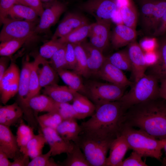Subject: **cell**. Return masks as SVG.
Listing matches in <instances>:
<instances>
[{
    "mask_svg": "<svg viewBox=\"0 0 166 166\" xmlns=\"http://www.w3.org/2000/svg\"><path fill=\"white\" fill-rule=\"evenodd\" d=\"M123 124L136 127L159 140L166 138V101L159 97L134 105L124 116Z\"/></svg>",
    "mask_w": 166,
    "mask_h": 166,
    "instance_id": "cell-1",
    "label": "cell"
},
{
    "mask_svg": "<svg viewBox=\"0 0 166 166\" xmlns=\"http://www.w3.org/2000/svg\"><path fill=\"white\" fill-rule=\"evenodd\" d=\"M96 107L90 118L80 125V134L113 140L121 135L125 110L119 101L105 102Z\"/></svg>",
    "mask_w": 166,
    "mask_h": 166,
    "instance_id": "cell-2",
    "label": "cell"
},
{
    "mask_svg": "<svg viewBox=\"0 0 166 166\" xmlns=\"http://www.w3.org/2000/svg\"><path fill=\"white\" fill-rule=\"evenodd\" d=\"M121 135L124 136L130 149L143 157L154 158L161 161L164 141L139 129L123 124Z\"/></svg>",
    "mask_w": 166,
    "mask_h": 166,
    "instance_id": "cell-3",
    "label": "cell"
},
{
    "mask_svg": "<svg viewBox=\"0 0 166 166\" xmlns=\"http://www.w3.org/2000/svg\"><path fill=\"white\" fill-rule=\"evenodd\" d=\"M160 81L155 75L149 73L133 82L130 90L119 100L126 111L134 105L160 97Z\"/></svg>",
    "mask_w": 166,
    "mask_h": 166,
    "instance_id": "cell-4",
    "label": "cell"
},
{
    "mask_svg": "<svg viewBox=\"0 0 166 166\" xmlns=\"http://www.w3.org/2000/svg\"><path fill=\"white\" fill-rule=\"evenodd\" d=\"M113 140L80 134L74 143L82 150L91 166H105L107 152Z\"/></svg>",
    "mask_w": 166,
    "mask_h": 166,
    "instance_id": "cell-5",
    "label": "cell"
},
{
    "mask_svg": "<svg viewBox=\"0 0 166 166\" xmlns=\"http://www.w3.org/2000/svg\"><path fill=\"white\" fill-rule=\"evenodd\" d=\"M87 95L97 105L119 100L124 94L125 87L112 83L92 81L85 86Z\"/></svg>",
    "mask_w": 166,
    "mask_h": 166,
    "instance_id": "cell-6",
    "label": "cell"
},
{
    "mask_svg": "<svg viewBox=\"0 0 166 166\" xmlns=\"http://www.w3.org/2000/svg\"><path fill=\"white\" fill-rule=\"evenodd\" d=\"M3 23L0 33L1 42L14 39L28 40L35 33L36 26L34 22L7 18Z\"/></svg>",
    "mask_w": 166,
    "mask_h": 166,
    "instance_id": "cell-7",
    "label": "cell"
},
{
    "mask_svg": "<svg viewBox=\"0 0 166 166\" xmlns=\"http://www.w3.org/2000/svg\"><path fill=\"white\" fill-rule=\"evenodd\" d=\"M79 7L93 17L97 22L111 23L118 6L117 0H88Z\"/></svg>",
    "mask_w": 166,
    "mask_h": 166,
    "instance_id": "cell-8",
    "label": "cell"
},
{
    "mask_svg": "<svg viewBox=\"0 0 166 166\" xmlns=\"http://www.w3.org/2000/svg\"><path fill=\"white\" fill-rule=\"evenodd\" d=\"M32 62L26 61L23 64L18 82V103L23 113V118L26 120L34 117L32 109L27 105L26 101L29 90V79Z\"/></svg>",
    "mask_w": 166,
    "mask_h": 166,
    "instance_id": "cell-9",
    "label": "cell"
},
{
    "mask_svg": "<svg viewBox=\"0 0 166 166\" xmlns=\"http://www.w3.org/2000/svg\"><path fill=\"white\" fill-rule=\"evenodd\" d=\"M127 49L131 65V71L134 81H137L145 74L148 67L145 59L144 50L135 41L128 45Z\"/></svg>",
    "mask_w": 166,
    "mask_h": 166,
    "instance_id": "cell-10",
    "label": "cell"
},
{
    "mask_svg": "<svg viewBox=\"0 0 166 166\" xmlns=\"http://www.w3.org/2000/svg\"><path fill=\"white\" fill-rule=\"evenodd\" d=\"M40 126L41 131L52 151V156L63 153L66 154L72 151L74 144L73 142L64 140L54 129L42 126Z\"/></svg>",
    "mask_w": 166,
    "mask_h": 166,
    "instance_id": "cell-11",
    "label": "cell"
},
{
    "mask_svg": "<svg viewBox=\"0 0 166 166\" xmlns=\"http://www.w3.org/2000/svg\"><path fill=\"white\" fill-rule=\"evenodd\" d=\"M111 23L95 22L91 24L88 37L90 43L102 53L109 45Z\"/></svg>",
    "mask_w": 166,
    "mask_h": 166,
    "instance_id": "cell-12",
    "label": "cell"
},
{
    "mask_svg": "<svg viewBox=\"0 0 166 166\" xmlns=\"http://www.w3.org/2000/svg\"><path fill=\"white\" fill-rule=\"evenodd\" d=\"M96 76L110 83L123 87L131 86L133 83L128 79L122 70L111 63L107 57Z\"/></svg>",
    "mask_w": 166,
    "mask_h": 166,
    "instance_id": "cell-13",
    "label": "cell"
},
{
    "mask_svg": "<svg viewBox=\"0 0 166 166\" xmlns=\"http://www.w3.org/2000/svg\"><path fill=\"white\" fill-rule=\"evenodd\" d=\"M65 9V4L56 2L44 10L40 16L39 22L36 27L35 33H43L48 30L56 23Z\"/></svg>",
    "mask_w": 166,
    "mask_h": 166,
    "instance_id": "cell-14",
    "label": "cell"
},
{
    "mask_svg": "<svg viewBox=\"0 0 166 166\" xmlns=\"http://www.w3.org/2000/svg\"><path fill=\"white\" fill-rule=\"evenodd\" d=\"M88 23L87 18L83 15L76 13H68L57 27L52 39H57L63 37Z\"/></svg>",
    "mask_w": 166,
    "mask_h": 166,
    "instance_id": "cell-15",
    "label": "cell"
},
{
    "mask_svg": "<svg viewBox=\"0 0 166 166\" xmlns=\"http://www.w3.org/2000/svg\"><path fill=\"white\" fill-rule=\"evenodd\" d=\"M0 150L10 159L14 160L22 153L19 147L16 136L9 127L0 124Z\"/></svg>",
    "mask_w": 166,
    "mask_h": 166,
    "instance_id": "cell-16",
    "label": "cell"
},
{
    "mask_svg": "<svg viewBox=\"0 0 166 166\" xmlns=\"http://www.w3.org/2000/svg\"><path fill=\"white\" fill-rule=\"evenodd\" d=\"M129 149V147L124 136L121 135L118 136L111 143L105 166H119Z\"/></svg>",
    "mask_w": 166,
    "mask_h": 166,
    "instance_id": "cell-17",
    "label": "cell"
},
{
    "mask_svg": "<svg viewBox=\"0 0 166 166\" xmlns=\"http://www.w3.org/2000/svg\"><path fill=\"white\" fill-rule=\"evenodd\" d=\"M136 37V29L124 24H118L114 28L110 38L113 46L117 49L135 41Z\"/></svg>",
    "mask_w": 166,
    "mask_h": 166,
    "instance_id": "cell-18",
    "label": "cell"
},
{
    "mask_svg": "<svg viewBox=\"0 0 166 166\" xmlns=\"http://www.w3.org/2000/svg\"><path fill=\"white\" fill-rule=\"evenodd\" d=\"M85 52L87 63L90 74L97 75L104 62L106 57L102 52L85 41L81 44Z\"/></svg>",
    "mask_w": 166,
    "mask_h": 166,
    "instance_id": "cell-19",
    "label": "cell"
},
{
    "mask_svg": "<svg viewBox=\"0 0 166 166\" xmlns=\"http://www.w3.org/2000/svg\"><path fill=\"white\" fill-rule=\"evenodd\" d=\"M76 92L68 86L59 85L57 84L44 87L43 91V94L58 103L72 102Z\"/></svg>",
    "mask_w": 166,
    "mask_h": 166,
    "instance_id": "cell-20",
    "label": "cell"
},
{
    "mask_svg": "<svg viewBox=\"0 0 166 166\" xmlns=\"http://www.w3.org/2000/svg\"><path fill=\"white\" fill-rule=\"evenodd\" d=\"M23 115V111L17 102L0 106V124L10 127L19 123Z\"/></svg>",
    "mask_w": 166,
    "mask_h": 166,
    "instance_id": "cell-21",
    "label": "cell"
},
{
    "mask_svg": "<svg viewBox=\"0 0 166 166\" xmlns=\"http://www.w3.org/2000/svg\"><path fill=\"white\" fill-rule=\"evenodd\" d=\"M76 120H64L56 128L57 133L65 140L75 143L78 138L81 129Z\"/></svg>",
    "mask_w": 166,
    "mask_h": 166,
    "instance_id": "cell-22",
    "label": "cell"
},
{
    "mask_svg": "<svg viewBox=\"0 0 166 166\" xmlns=\"http://www.w3.org/2000/svg\"><path fill=\"white\" fill-rule=\"evenodd\" d=\"M40 65L38 66V73L40 86L44 88L49 85L57 84L58 74L51 65L49 62L40 56Z\"/></svg>",
    "mask_w": 166,
    "mask_h": 166,
    "instance_id": "cell-23",
    "label": "cell"
},
{
    "mask_svg": "<svg viewBox=\"0 0 166 166\" xmlns=\"http://www.w3.org/2000/svg\"><path fill=\"white\" fill-rule=\"evenodd\" d=\"M162 36L157 50L158 59L156 63L152 66L150 73L155 75L160 81L166 78V35Z\"/></svg>",
    "mask_w": 166,
    "mask_h": 166,
    "instance_id": "cell-24",
    "label": "cell"
},
{
    "mask_svg": "<svg viewBox=\"0 0 166 166\" xmlns=\"http://www.w3.org/2000/svg\"><path fill=\"white\" fill-rule=\"evenodd\" d=\"M72 104L76 112L84 119L94 113L96 107L85 96L76 92Z\"/></svg>",
    "mask_w": 166,
    "mask_h": 166,
    "instance_id": "cell-25",
    "label": "cell"
},
{
    "mask_svg": "<svg viewBox=\"0 0 166 166\" xmlns=\"http://www.w3.org/2000/svg\"><path fill=\"white\" fill-rule=\"evenodd\" d=\"M63 81L71 89L87 95L86 87L82 82L80 75L74 71L62 69L57 72Z\"/></svg>",
    "mask_w": 166,
    "mask_h": 166,
    "instance_id": "cell-26",
    "label": "cell"
},
{
    "mask_svg": "<svg viewBox=\"0 0 166 166\" xmlns=\"http://www.w3.org/2000/svg\"><path fill=\"white\" fill-rule=\"evenodd\" d=\"M29 107L37 112L57 111V102L48 96L39 94L31 98L29 101Z\"/></svg>",
    "mask_w": 166,
    "mask_h": 166,
    "instance_id": "cell-27",
    "label": "cell"
},
{
    "mask_svg": "<svg viewBox=\"0 0 166 166\" xmlns=\"http://www.w3.org/2000/svg\"><path fill=\"white\" fill-rule=\"evenodd\" d=\"M40 56H37L34 61L31 63L29 79V93L26 103L27 106L29 107L28 102L29 100L32 97L38 94L42 88L40 86L39 79L38 68L40 63Z\"/></svg>",
    "mask_w": 166,
    "mask_h": 166,
    "instance_id": "cell-28",
    "label": "cell"
},
{
    "mask_svg": "<svg viewBox=\"0 0 166 166\" xmlns=\"http://www.w3.org/2000/svg\"><path fill=\"white\" fill-rule=\"evenodd\" d=\"M91 24L89 23L77 28L67 35L57 40L63 43H69L73 44H81L88 37Z\"/></svg>",
    "mask_w": 166,
    "mask_h": 166,
    "instance_id": "cell-29",
    "label": "cell"
},
{
    "mask_svg": "<svg viewBox=\"0 0 166 166\" xmlns=\"http://www.w3.org/2000/svg\"><path fill=\"white\" fill-rule=\"evenodd\" d=\"M47 143L45 138L41 132L35 135L27 144L22 152L33 159L42 154L45 144Z\"/></svg>",
    "mask_w": 166,
    "mask_h": 166,
    "instance_id": "cell-30",
    "label": "cell"
},
{
    "mask_svg": "<svg viewBox=\"0 0 166 166\" xmlns=\"http://www.w3.org/2000/svg\"><path fill=\"white\" fill-rule=\"evenodd\" d=\"M81 150L79 146L74 143L72 151L66 153V158L60 164L63 166H91Z\"/></svg>",
    "mask_w": 166,
    "mask_h": 166,
    "instance_id": "cell-31",
    "label": "cell"
},
{
    "mask_svg": "<svg viewBox=\"0 0 166 166\" xmlns=\"http://www.w3.org/2000/svg\"><path fill=\"white\" fill-rule=\"evenodd\" d=\"M120 13L124 24L136 29L138 15L136 10L131 0H128L126 4L121 7Z\"/></svg>",
    "mask_w": 166,
    "mask_h": 166,
    "instance_id": "cell-32",
    "label": "cell"
},
{
    "mask_svg": "<svg viewBox=\"0 0 166 166\" xmlns=\"http://www.w3.org/2000/svg\"><path fill=\"white\" fill-rule=\"evenodd\" d=\"M12 19H22L34 22L38 16L37 12L31 8L20 4L14 5L8 13Z\"/></svg>",
    "mask_w": 166,
    "mask_h": 166,
    "instance_id": "cell-33",
    "label": "cell"
},
{
    "mask_svg": "<svg viewBox=\"0 0 166 166\" xmlns=\"http://www.w3.org/2000/svg\"><path fill=\"white\" fill-rule=\"evenodd\" d=\"M73 45L77 65L73 71L80 76L88 77L90 74L88 67L87 57L85 50L81 44Z\"/></svg>",
    "mask_w": 166,
    "mask_h": 166,
    "instance_id": "cell-34",
    "label": "cell"
},
{
    "mask_svg": "<svg viewBox=\"0 0 166 166\" xmlns=\"http://www.w3.org/2000/svg\"><path fill=\"white\" fill-rule=\"evenodd\" d=\"M19 123L16 136L18 145L22 152L35 134L33 128L26 124L22 120Z\"/></svg>",
    "mask_w": 166,
    "mask_h": 166,
    "instance_id": "cell-35",
    "label": "cell"
},
{
    "mask_svg": "<svg viewBox=\"0 0 166 166\" xmlns=\"http://www.w3.org/2000/svg\"><path fill=\"white\" fill-rule=\"evenodd\" d=\"M109 61L122 71H131V65L127 50L115 52L107 57Z\"/></svg>",
    "mask_w": 166,
    "mask_h": 166,
    "instance_id": "cell-36",
    "label": "cell"
},
{
    "mask_svg": "<svg viewBox=\"0 0 166 166\" xmlns=\"http://www.w3.org/2000/svg\"><path fill=\"white\" fill-rule=\"evenodd\" d=\"M39 126L50 128L55 130L64 120L57 111L47 112V113L36 116Z\"/></svg>",
    "mask_w": 166,
    "mask_h": 166,
    "instance_id": "cell-37",
    "label": "cell"
},
{
    "mask_svg": "<svg viewBox=\"0 0 166 166\" xmlns=\"http://www.w3.org/2000/svg\"><path fill=\"white\" fill-rule=\"evenodd\" d=\"M27 40L26 39H14L1 42L0 44V56L2 57L11 56Z\"/></svg>",
    "mask_w": 166,
    "mask_h": 166,
    "instance_id": "cell-38",
    "label": "cell"
},
{
    "mask_svg": "<svg viewBox=\"0 0 166 166\" xmlns=\"http://www.w3.org/2000/svg\"><path fill=\"white\" fill-rule=\"evenodd\" d=\"M66 44L59 49L50 59L49 63L57 71L62 69H69L65 57Z\"/></svg>",
    "mask_w": 166,
    "mask_h": 166,
    "instance_id": "cell-39",
    "label": "cell"
},
{
    "mask_svg": "<svg viewBox=\"0 0 166 166\" xmlns=\"http://www.w3.org/2000/svg\"><path fill=\"white\" fill-rule=\"evenodd\" d=\"M65 44L60 42L57 39H52L41 47L39 55L45 59H50L56 52Z\"/></svg>",
    "mask_w": 166,
    "mask_h": 166,
    "instance_id": "cell-40",
    "label": "cell"
},
{
    "mask_svg": "<svg viewBox=\"0 0 166 166\" xmlns=\"http://www.w3.org/2000/svg\"><path fill=\"white\" fill-rule=\"evenodd\" d=\"M18 82L19 80L0 87L1 101L2 104L5 105L18 93Z\"/></svg>",
    "mask_w": 166,
    "mask_h": 166,
    "instance_id": "cell-41",
    "label": "cell"
},
{
    "mask_svg": "<svg viewBox=\"0 0 166 166\" xmlns=\"http://www.w3.org/2000/svg\"><path fill=\"white\" fill-rule=\"evenodd\" d=\"M20 73L16 64L11 63L0 81V87L19 80Z\"/></svg>",
    "mask_w": 166,
    "mask_h": 166,
    "instance_id": "cell-42",
    "label": "cell"
},
{
    "mask_svg": "<svg viewBox=\"0 0 166 166\" xmlns=\"http://www.w3.org/2000/svg\"><path fill=\"white\" fill-rule=\"evenodd\" d=\"M52 151L50 150L46 153H42L32 159L28 166H61L56 163L52 158H50Z\"/></svg>",
    "mask_w": 166,
    "mask_h": 166,
    "instance_id": "cell-43",
    "label": "cell"
},
{
    "mask_svg": "<svg viewBox=\"0 0 166 166\" xmlns=\"http://www.w3.org/2000/svg\"><path fill=\"white\" fill-rule=\"evenodd\" d=\"M57 111L60 115L63 120L71 118L82 119L81 117L74 109L72 105L69 103L57 102Z\"/></svg>",
    "mask_w": 166,
    "mask_h": 166,
    "instance_id": "cell-44",
    "label": "cell"
},
{
    "mask_svg": "<svg viewBox=\"0 0 166 166\" xmlns=\"http://www.w3.org/2000/svg\"><path fill=\"white\" fill-rule=\"evenodd\" d=\"M142 156L136 152L133 151L130 155L123 160L119 166H147L148 165L143 161Z\"/></svg>",
    "mask_w": 166,
    "mask_h": 166,
    "instance_id": "cell-45",
    "label": "cell"
},
{
    "mask_svg": "<svg viewBox=\"0 0 166 166\" xmlns=\"http://www.w3.org/2000/svg\"><path fill=\"white\" fill-rule=\"evenodd\" d=\"M65 57L69 69L74 71L76 66L77 61L74 45L66 43Z\"/></svg>",
    "mask_w": 166,
    "mask_h": 166,
    "instance_id": "cell-46",
    "label": "cell"
},
{
    "mask_svg": "<svg viewBox=\"0 0 166 166\" xmlns=\"http://www.w3.org/2000/svg\"><path fill=\"white\" fill-rule=\"evenodd\" d=\"M17 0H0V21L3 23L7 18L8 13L10 8L16 4Z\"/></svg>",
    "mask_w": 166,
    "mask_h": 166,
    "instance_id": "cell-47",
    "label": "cell"
},
{
    "mask_svg": "<svg viewBox=\"0 0 166 166\" xmlns=\"http://www.w3.org/2000/svg\"><path fill=\"white\" fill-rule=\"evenodd\" d=\"M16 4H20L31 8L40 17L44 10L40 0H17Z\"/></svg>",
    "mask_w": 166,
    "mask_h": 166,
    "instance_id": "cell-48",
    "label": "cell"
},
{
    "mask_svg": "<svg viewBox=\"0 0 166 166\" xmlns=\"http://www.w3.org/2000/svg\"><path fill=\"white\" fill-rule=\"evenodd\" d=\"M146 62L148 67L154 65L159 58L157 51L155 50L144 52Z\"/></svg>",
    "mask_w": 166,
    "mask_h": 166,
    "instance_id": "cell-49",
    "label": "cell"
},
{
    "mask_svg": "<svg viewBox=\"0 0 166 166\" xmlns=\"http://www.w3.org/2000/svg\"><path fill=\"white\" fill-rule=\"evenodd\" d=\"M30 162L29 156L22 152L11 162L10 166H28Z\"/></svg>",
    "mask_w": 166,
    "mask_h": 166,
    "instance_id": "cell-50",
    "label": "cell"
},
{
    "mask_svg": "<svg viewBox=\"0 0 166 166\" xmlns=\"http://www.w3.org/2000/svg\"><path fill=\"white\" fill-rule=\"evenodd\" d=\"M166 34V10L161 19L160 23L153 36H162Z\"/></svg>",
    "mask_w": 166,
    "mask_h": 166,
    "instance_id": "cell-51",
    "label": "cell"
},
{
    "mask_svg": "<svg viewBox=\"0 0 166 166\" xmlns=\"http://www.w3.org/2000/svg\"><path fill=\"white\" fill-rule=\"evenodd\" d=\"M9 57H2L0 59V81L7 69Z\"/></svg>",
    "mask_w": 166,
    "mask_h": 166,
    "instance_id": "cell-52",
    "label": "cell"
},
{
    "mask_svg": "<svg viewBox=\"0 0 166 166\" xmlns=\"http://www.w3.org/2000/svg\"><path fill=\"white\" fill-rule=\"evenodd\" d=\"M155 42L153 40H144L142 42L141 45H140L142 49H144L146 52L152 51L155 48Z\"/></svg>",
    "mask_w": 166,
    "mask_h": 166,
    "instance_id": "cell-53",
    "label": "cell"
},
{
    "mask_svg": "<svg viewBox=\"0 0 166 166\" xmlns=\"http://www.w3.org/2000/svg\"><path fill=\"white\" fill-rule=\"evenodd\" d=\"M6 154L0 150V166H10L11 162Z\"/></svg>",
    "mask_w": 166,
    "mask_h": 166,
    "instance_id": "cell-54",
    "label": "cell"
},
{
    "mask_svg": "<svg viewBox=\"0 0 166 166\" xmlns=\"http://www.w3.org/2000/svg\"><path fill=\"white\" fill-rule=\"evenodd\" d=\"M160 97L166 101V78L160 80Z\"/></svg>",
    "mask_w": 166,
    "mask_h": 166,
    "instance_id": "cell-55",
    "label": "cell"
},
{
    "mask_svg": "<svg viewBox=\"0 0 166 166\" xmlns=\"http://www.w3.org/2000/svg\"><path fill=\"white\" fill-rule=\"evenodd\" d=\"M164 141L163 149L165 151L166 156L164 157L160 161L162 163V166H166V138L162 139Z\"/></svg>",
    "mask_w": 166,
    "mask_h": 166,
    "instance_id": "cell-56",
    "label": "cell"
},
{
    "mask_svg": "<svg viewBox=\"0 0 166 166\" xmlns=\"http://www.w3.org/2000/svg\"><path fill=\"white\" fill-rule=\"evenodd\" d=\"M43 0V1H47V0Z\"/></svg>",
    "mask_w": 166,
    "mask_h": 166,
    "instance_id": "cell-57",
    "label": "cell"
}]
</instances>
